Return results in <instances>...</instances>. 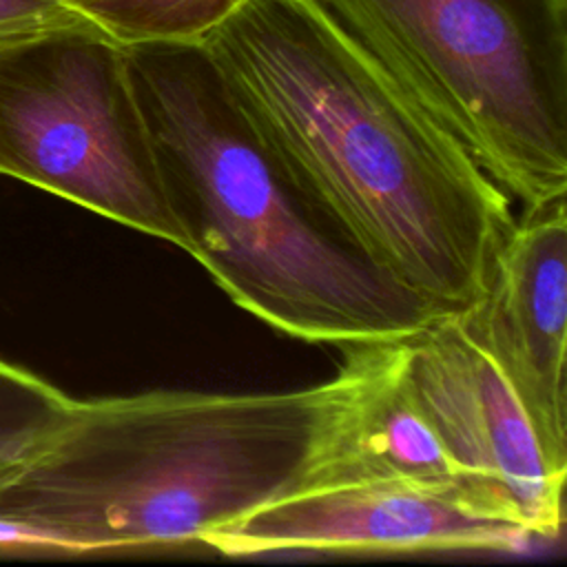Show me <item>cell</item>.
I'll return each instance as SVG.
<instances>
[{
  "instance_id": "obj_7",
  "label": "cell",
  "mask_w": 567,
  "mask_h": 567,
  "mask_svg": "<svg viewBox=\"0 0 567 567\" xmlns=\"http://www.w3.org/2000/svg\"><path fill=\"white\" fill-rule=\"evenodd\" d=\"M525 410L549 470L567 476V206L516 217L483 295L456 315Z\"/></svg>"
},
{
  "instance_id": "obj_11",
  "label": "cell",
  "mask_w": 567,
  "mask_h": 567,
  "mask_svg": "<svg viewBox=\"0 0 567 567\" xmlns=\"http://www.w3.org/2000/svg\"><path fill=\"white\" fill-rule=\"evenodd\" d=\"M69 401L33 372L0 361V478L38 447Z\"/></svg>"
},
{
  "instance_id": "obj_6",
  "label": "cell",
  "mask_w": 567,
  "mask_h": 567,
  "mask_svg": "<svg viewBox=\"0 0 567 567\" xmlns=\"http://www.w3.org/2000/svg\"><path fill=\"white\" fill-rule=\"evenodd\" d=\"M401 346L412 392L456 467L467 503L523 525L534 540L560 536L565 478L549 470L512 388L456 315L432 319Z\"/></svg>"
},
{
  "instance_id": "obj_2",
  "label": "cell",
  "mask_w": 567,
  "mask_h": 567,
  "mask_svg": "<svg viewBox=\"0 0 567 567\" xmlns=\"http://www.w3.org/2000/svg\"><path fill=\"white\" fill-rule=\"evenodd\" d=\"M357 368L281 392L153 390L69 401L0 478V529L73 554L195 545L328 483Z\"/></svg>"
},
{
  "instance_id": "obj_8",
  "label": "cell",
  "mask_w": 567,
  "mask_h": 567,
  "mask_svg": "<svg viewBox=\"0 0 567 567\" xmlns=\"http://www.w3.org/2000/svg\"><path fill=\"white\" fill-rule=\"evenodd\" d=\"M532 540L523 525L458 498L396 481H354L275 501L215 529L202 545L221 556H257L516 551Z\"/></svg>"
},
{
  "instance_id": "obj_3",
  "label": "cell",
  "mask_w": 567,
  "mask_h": 567,
  "mask_svg": "<svg viewBox=\"0 0 567 567\" xmlns=\"http://www.w3.org/2000/svg\"><path fill=\"white\" fill-rule=\"evenodd\" d=\"M188 255L246 312L308 343L401 341L436 315L297 182L202 42L124 47Z\"/></svg>"
},
{
  "instance_id": "obj_5",
  "label": "cell",
  "mask_w": 567,
  "mask_h": 567,
  "mask_svg": "<svg viewBox=\"0 0 567 567\" xmlns=\"http://www.w3.org/2000/svg\"><path fill=\"white\" fill-rule=\"evenodd\" d=\"M0 175L188 252L162 186L124 47L95 27L0 49Z\"/></svg>"
},
{
  "instance_id": "obj_4",
  "label": "cell",
  "mask_w": 567,
  "mask_h": 567,
  "mask_svg": "<svg viewBox=\"0 0 567 567\" xmlns=\"http://www.w3.org/2000/svg\"><path fill=\"white\" fill-rule=\"evenodd\" d=\"M523 213L567 195V0H308Z\"/></svg>"
},
{
  "instance_id": "obj_1",
  "label": "cell",
  "mask_w": 567,
  "mask_h": 567,
  "mask_svg": "<svg viewBox=\"0 0 567 567\" xmlns=\"http://www.w3.org/2000/svg\"><path fill=\"white\" fill-rule=\"evenodd\" d=\"M297 182L436 315L483 295L512 199L308 0H241L202 40Z\"/></svg>"
},
{
  "instance_id": "obj_9",
  "label": "cell",
  "mask_w": 567,
  "mask_h": 567,
  "mask_svg": "<svg viewBox=\"0 0 567 567\" xmlns=\"http://www.w3.org/2000/svg\"><path fill=\"white\" fill-rule=\"evenodd\" d=\"M401 341L343 348L354 361L357 385L326 485L396 481L467 503L461 476L412 392Z\"/></svg>"
},
{
  "instance_id": "obj_12",
  "label": "cell",
  "mask_w": 567,
  "mask_h": 567,
  "mask_svg": "<svg viewBox=\"0 0 567 567\" xmlns=\"http://www.w3.org/2000/svg\"><path fill=\"white\" fill-rule=\"evenodd\" d=\"M75 27L91 24L58 0H0V49Z\"/></svg>"
},
{
  "instance_id": "obj_10",
  "label": "cell",
  "mask_w": 567,
  "mask_h": 567,
  "mask_svg": "<svg viewBox=\"0 0 567 567\" xmlns=\"http://www.w3.org/2000/svg\"><path fill=\"white\" fill-rule=\"evenodd\" d=\"M120 47L199 42L241 0H58Z\"/></svg>"
}]
</instances>
